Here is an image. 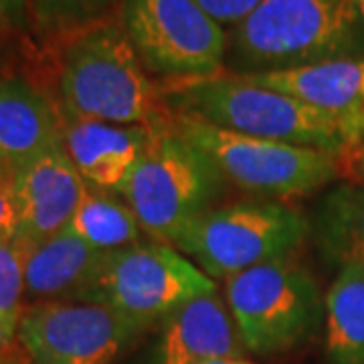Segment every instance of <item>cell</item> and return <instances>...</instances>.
I'll list each match as a JSON object with an SVG mask.
<instances>
[{"instance_id":"1","label":"cell","mask_w":364,"mask_h":364,"mask_svg":"<svg viewBox=\"0 0 364 364\" xmlns=\"http://www.w3.org/2000/svg\"><path fill=\"white\" fill-rule=\"evenodd\" d=\"M59 55V93L67 117L122 126H156L170 117L164 90L152 81L122 23L79 26Z\"/></svg>"},{"instance_id":"2","label":"cell","mask_w":364,"mask_h":364,"mask_svg":"<svg viewBox=\"0 0 364 364\" xmlns=\"http://www.w3.org/2000/svg\"><path fill=\"white\" fill-rule=\"evenodd\" d=\"M164 100L170 114L198 117L223 130L316 148L334 156L348 148L336 122L296 97L251 83L237 73L166 83Z\"/></svg>"},{"instance_id":"3","label":"cell","mask_w":364,"mask_h":364,"mask_svg":"<svg viewBox=\"0 0 364 364\" xmlns=\"http://www.w3.org/2000/svg\"><path fill=\"white\" fill-rule=\"evenodd\" d=\"M225 184L207 154L182 138L168 117L152 128L122 196L144 233L152 241L174 245L186 227L217 207Z\"/></svg>"},{"instance_id":"4","label":"cell","mask_w":364,"mask_h":364,"mask_svg":"<svg viewBox=\"0 0 364 364\" xmlns=\"http://www.w3.org/2000/svg\"><path fill=\"white\" fill-rule=\"evenodd\" d=\"M354 0H261L235 26L237 73H267L344 59L356 33Z\"/></svg>"},{"instance_id":"5","label":"cell","mask_w":364,"mask_h":364,"mask_svg":"<svg viewBox=\"0 0 364 364\" xmlns=\"http://www.w3.org/2000/svg\"><path fill=\"white\" fill-rule=\"evenodd\" d=\"M170 126L207 154L227 184L265 200L314 195L338 178L336 156L324 150L253 138L182 114H170Z\"/></svg>"},{"instance_id":"6","label":"cell","mask_w":364,"mask_h":364,"mask_svg":"<svg viewBox=\"0 0 364 364\" xmlns=\"http://www.w3.org/2000/svg\"><path fill=\"white\" fill-rule=\"evenodd\" d=\"M310 235V221L284 200H241L213 207L176 239L172 247L207 273L229 279L255 265L294 257Z\"/></svg>"},{"instance_id":"7","label":"cell","mask_w":364,"mask_h":364,"mask_svg":"<svg viewBox=\"0 0 364 364\" xmlns=\"http://www.w3.org/2000/svg\"><path fill=\"white\" fill-rule=\"evenodd\" d=\"M225 304L241 344L255 354H275L312 336L324 316L314 275L298 259L284 257L225 279Z\"/></svg>"},{"instance_id":"8","label":"cell","mask_w":364,"mask_h":364,"mask_svg":"<svg viewBox=\"0 0 364 364\" xmlns=\"http://www.w3.org/2000/svg\"><path fill=\"white\" fill-rule=\"evenodd\" d=\"M215 291V279L196 263L176 247L152 241L104 253L71 301L102 304L150 326Z\"/></svg>"},{"instance_id":"9","label":"cell","mask_w":364,"mask_h":364,"mask_svg":"<svg viewBox=\"0 0 364 364\" xmlns=\"http://www.w3.org/2000/svg\"><path fill=\"white\" fill-rule=\"evenodd\" d=\"M122 25L154 77L178 83L223 73L225 28L195 0H126Z\"/></svg>"},{"instance_id":"10","label":"cell","mask_w":364,"mask_h":364,"mask_svg":"<svg viewBox=\"0 0 364 364\" xmlns=\"http://www.w3.org/2000/svg\"><path fill=\"white\" fill-rule=\"evenodd\" d=\"M146 328L102 304L41 301L23 312L16 340L28 364H112Z\"/></svg>"},{"instance_id":"11","label":"cell","mask_w":364,"mask_h":364,"mask_svg":"<svg viewBox=\"0 0 364 364\" xmlns=\"http://www.w3.org/2000/svg\"><path fill=\"white\" fill-rule=\"evenodd\" d=\"M11 184L21 219L16 241L25 245L65 231L87 191L63 142L11 170Z\"/></svg>"},{"instance_id":"12","label":"cell","mask_w":364,"mask_h":364,"mask_svg":"<svg viewBox=\"0 0 364 364\" xmlns=\"http://www.w3.org/2000/svg\"><path fill=\"white\" fill-rule=\"evenodd\" d=\"M241 77L267 90L282 91L328 116L342 130L348 148L364 142V59L344 57Z\"/></svg>"},{"instance_id":"13","label":"cell","mask_w":364,"mask_h":364,"mask_svg":"<svg viewBox=\"0 0 364 364\" xmlns=\"http://www.w3.org/2000/svg\"><path fill=\"white\" fill-rule=\"evenodd\" d=\"M152 128L67 117L63 148L87 186L122 196L148 146Z\"/></svg>"},{"instance_id":"14","label":"cell","mask_w":364,"mask_h":364,"mask_svg":"<svg viewBox=\"0 0 364 364\" xmlns=\"http://www.w3.org/2000/svg\"><path fill=\"white\" fill-rule=\"evenodd\" d=\"M160 340V364H203L239 358L241 338L225 299L215 294L191 299L170 314Z\"/></svg>"},{"instance_id":"15","label":"cell","mask_w":364,"mask_h":364,"mask_svg":"<svg viewBox=\"0 0 364 364\" xmlns=\"http://www.w3.org/2000/svg\"><path fill=\"white\" fill-rule=\"evenodd\" d=\"M59 142L63 119L51 102L25 81H0V164L13 170Z\"/></svg>"},{"instance_id":"16","label":"cell","mask_w":364,"mask_h":364,"mask_svg":"<svg viewBox=\"0 0 364 364\" xmlns=\"http://www.w3.org/2000/svg\"><path fill=\"white\" fill-rule=\"evenodd\" d=\"M102 255V251L87 245L69 229L25 245V298L35 304L71 301L90 279Z\"/></svg>"},{"instance_id":"17","label":"cell","mask_w":364,"mask_h":364,"mask_svg":"<svg viewBox=\"0 0 364 364\" xmlns=\"http://www.w3.org/2000/svg\"><path fill=\"white\" fill-rule=\"evenodd\" d=\"M310 233L328 265L364 267V188L348 182L332 188L316 207Z\"/></svg>"},{"instance_id":"18","label":"cell","mask_w":364,"mask_h":364,"mask_svg":"<svg viewBox=\"0 0 364 364\" xmlns=\"http://www.w3.org/2000/svg\"><path fill=\"white\" fill-rule=\"evenodd\" d=\"M326 352L332 364H364V267L344 265L324 298Z\"/></svg>"},{"instance_id":"19","label":"cell","mask_w":364,"mask_h":364,"mask_svg":"<svg viewBox=\"0 0 364 364\" xmlns=\"http://www.w3.org/2000/svg\"><path fill=\"white\" fill-rule=\"evenodd\" d=\"M93 249L109 253L140 243L142 225L124 196L87 186L67 227Z\"/></svg>"},{"instance_id":"20","label":"cell","mask_w":364,"mask_h":364,"mask_svg":"<svg viewBox=\"0 0 364 364\" xmlns=\"http://www.w3.org/2000/svg\"><path fill=\"white\" fill-rule=\"evenodd\" d=\"M25 299V245L16 239L0 245V350L13 348Z\"/></svg>"},{"instance_id":"21","label":"cell","mask_w":364,"mask_h":364,"mask_svg":"<svg viewBox=\"0 0 364 364\" xmlns=\"http://www.w3.org/2000/svg\"><path fill=\"white\" fill-rule=\"evenodd\" d=\"M114 0H35L37 14L43 23L73 31L100 21V14Z\"/></svg>"},{"instance_id":"22","label":"cell","mask_w":364,"mask_h":364,"mask_svg":"<svg viewBox=\"0 0 364 364\" xmlns=\"http://www.w3.org/2000/svg\"><path fill=\"white\" fill-rule=\"evenodd\" d=\"M195 2L221 26H237L255 11L261 0H195Z\"/></svg>"},{"instance_id":"23","label":"cell","mask_w":364,"mask_h":364,"mask_svg":"<svg viewBox=\"0 0 364 364\" xmlns=\"http://www.w3.org/2000/svg\"><path fill=\"white\" fill-rule=\"evenodd\" d=\"M21 219H18V207L14 198L11 174L0 178V245L14 241L18 235Z\"/></svg>"},{"instance_id":"24","label":"cell","mask_w":364,"mask_h":364,"mask_svg":"<svg viewBox=\"0 0 364 364\" xmlns=\"http://www.w3.org/2000/svg\"><path fill=\"white\" fill-rule=\"evenodd\" d=\"M336 164L340 178H344L352 186L364 188V142L354 144L344 152H340L336 156Z\"/></svg>"},{"instance_id":"25","label":"cell","mask_w":364,"mask_h":364,"mask_svg":"<svg viewBox=\"0 0 364 364\" xmlns=\"http://www.w3.org/2000/svg\"><path fill=\"white\" fill-rule=\"evenodd\" d=\"M25 13L23 0H0V37L21 25Z\"/></svg>"},{"instance_id":"26","label":"cell","mask_w":364,"mask_h":364,"mask_svg":"<svg viewBox=\"0 0 364 364\" xmlns=\"http://www.w3.org/2000/svg\"><path fill=\"white\" fill-rule=\"evenodd\" d=\"M203 364H253L243 360V358H215V360H207Z\"/></svg>"},{"instance_id":"27","label":"cell","mask_w":364,"mask_h":364,"mask_svg":"<svg viewBox=\"0 0 364 364\" xmlns=\"http://www.w3.org/2000/svg\"><path fill=\"white\" fill-rule=\"evenodd\" d=\"M0 364H21V363L14 358L13 348H9V350H0Z\"/></svg>"},{"instance_id":"28","label":"cell","mask_w":364,"mask_h":364,"mask_svg":"<svg viewBox=\"0 0 364 364\" xmlns=\"http://www.w3.org/2000/svg\"><path fill=\"white\" fill-rule=\"evenodd\" d=\"M354 4H356V9H358V13L364 18V0H354Z\"/></svg>"},{"instance_id":"29","label":"cell","mask_w":364,"mask_h":364,"mask_svg":"<svg viewBox=\"0 0 364 364\" xmlns=\"http://www.w3.org/2000/svg\"><path fill=\"white\" fill-rule=\"evenodd\" d=\"M11 174V168H6L4 164H0V178H4V176H9Z\"/></svg>"}]
</instances>
